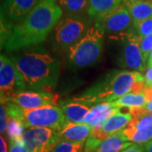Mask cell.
Listing matches in <instances>:
<instances>
[{"instance_id":"obj_26","label":"cell","mask_w":152,"mask_h":152,"mask_svg":"<svg viewBox=\"0 0 152 152\" xmlns=\"http://www.w3.org/2000/svg\"><path fill=\"white\" fill-rule=\"evenodd\" d=\"M133 25L135 29L136 33L141 38L152 34V17L140 21H134Z\"/></svg>"},{"instance_id":"obj_29","label":"cell","mask_w":152,"mask_h":152,"mask_svg":"<svg viewBox=\"0 0 152 152\" xmlns=\"http://www.w3.org/2000/svg\"><path fill=\"white\" fill-rule=\"evenodd\" d=\"M9 152H30L22 140L11 141Z\"/></svg>"},{"instance_id":"obj_16","label":"cell","mask_w":152,"mask_h":152,"mask_svg":"<svg viewBox=\"0 0 152 152\" xmlns=\"http://www.w3.org/2000/svg\"><path fill=\"white\" fill-rule=\"evenodd\" d=\"M61 109L64 115L66 123L81 124L85 123L86 117L91 108L86 104L71 101L63 104Z\"/></svg>"},{"instance_id":"obj_3","label":"cell","mask_w":152,"mask_h":152,"mask_svg":"<svg viewBox=\"0 0 152 152\" xmlns=\"http://www.w3.org/2000/svg\"><path fill=\"white\" fill-rule=\"evenodd\" d=\"M141 80H145V77L139 71H113L80 95L74 96L72 101L87 106L112 102L131 92L136 82Z\"/></svg>"},{"instance_id":"obj_12","label":"cell","mask_w":152,"mask_h":152,"mask_svg":"<svg viewBox=\"0 0 152 152\" xmlns=\"http://www.w3.org/2000/svg\"><path fill=\"white\" fill-rule=\"evenodd\" d=\"M132 119L133 116L130 113H123L119 110L102 124L93 128L91 135L102 141L114 134L123 130L129 125Z\"/></svg>"},{"instance_id":"obj_5","label":"cell","mask_w":152,"mask_h":152,"mask_svg":"<svg viewBox=\"0 0 152 152\" xmlns=\"http://www.w3.org/2000/svg\"><path fill=\"white\" fill-rule=\"evenodd\" d=\"M104 32L93 22L86 32L68 49V60L74 69H83L94 64L100 58L103 48Z\"/></svg>"},{"instance_id":"obj_8","label":"cell","mask_w":152,"mask_h":152,"mask_svg":"<svg viewBox=\"0 0 152 152\" xmlns=\"http://www.w3.org/2000/svg\"><path fill=\"white\" fill-rule=\"evenodd\" d=\"M27 88L21 74L11 58L1 54L0 57V91L1 103L6 102L11 96L22 92Z\"/></svg>"},{"instance_id":"obj_24","label":"cell","mask_w":152,"mask_h":152,"mask_svg":"<svg viewBox=\"0 0 152 152\" xmlns=\"http://www.w3.org/2000/svg\"><path fill=\"white\" fill-rule=\"evenodd\" d=\"M84 144L85 143H75L61 140L51 152H83Z\"/></svg>"},{"instance_id":"obj_20","label":"cell","mask_w":152,"mask_h":152,"mask_svg":"<svg viewBox=\"0 0 152 152\" xmlns=\"http://www.w3.org/2000/svg\"><path fill=\"white\" fill-rule=\"evenodd\" d=\"M66 15H89L90 0H57Z\"/></svg>"},{"instance_id":"obj_28","label":"cell","mask_w":152,"mask_h":152,"mask_svg":"<svg viewBox=\"0 0 152 152\" xmlns=\"http://www.w3.org/2000/svg\"><path fill=\"white\" fill-rule=\"evenodd\" d=\"M0 117H1V124H0V131H1V134L4 133L7 129V127H8V123H9V119H8V114L6 113L5 107L4 105L1 104V108H0Z\"/></svg>"},{"instance_id":"obj_27","label":"cell","mask_w":152,"mask_h":152,"mask_svg":"<svg viewBox=\"0 0 152 152\" xmlns=\"http://www.w3.org/2000/svg\"><path fill=\"white\" fill-rule=\"evenodd\" d=\"M140 47H141V51L143 56H144V58L146 61L148 60L149 55L152 50V34L150 36H147L145 37L141 38Z\"/></svg>"},{"instance_id":"obj_35","label":"cell","mask_w":152,"mask_h":152,"mask_svg":"<svg viewBox=\"0 0 152 152\" xmlns=\"http://www.w3.org/2000/svg\"><path fill=\"white\" fill-rule=\"evenodd\" d=\"M148 66L149 67H151L152 66V50L150 55H149V58H148Z\"/></svg>"},{"instance_id":"obj_33","label":"cell","mask_w":152,"mask_h":152,"mask_svg":"<svg viewBox=\"0 0 152 152\" xmlns=\"http://www.w3.org/2000/svg\"><path fill=\"white\" fill-rule=\"evenodd\" d=\"M145 108L146 110L148 113H152V99L151 101H149L145 105Z\"/></svg>"},{"instance_id":"obj_2","label":"cell","mask_w":152,"mask_h":152,"mask_svg":"<svg viewBox=\"0 0 152 152\" xmlns=\"http://www.w3.org/2000/svg\"><path fill=\"white\" fill-rule=\"evenodd\" d=\"M24 78L26 87L38 91L51 92L59 77L60 63L53 56L27 51L11 58Z\"/></svg>"},{"instance_id":"obj_25","label":"cell","mask_w":152,"mask_h":152,"mask_svg":"<svg viewBox=\"0 0 152 152\" xmlns=\"http://www.w3.org/2000/svg\"><path fill=\"white\" fill-rule=\"evenodd\" d=\"M128 126L135 128L139 130L146 129L152 126V113H146L140 117L133 118Z\"/></svg>"},{"instance_id":"obj_22","label":"cell","mask_w":152,"mask_h":152,"mask_svg":"<svg viewBox=\"0 0 152 152\" xmlns=\"http://www.w3.org/2000/svg\"><path fill=\"white\" fill-rule=\"evenodd\" d=\"M122 3L123 0H90L89 16L95 19L113 10Z\"/></svg>"},{"instance_id":"obj_36","label":"cell","mask_w":152,"mask_h":152,"mask_svg":"<svg viewBox=\"0 0 152 152\" xmlns=\"http://www.w3.org/2000/svg\"><path fill=\"white\" fill-rule=\"evenodd\" d=\"M140 1H147V0H140Z\"/></svg>"},{"instance_id":"obj_19","label":"cell","mask_w":152,"mask_h":152,"mask_svg":"<svg viewBox=\"0 0 152 152\" xmlns=\"http://www.w3.org/2000/svg\"><path fill=\"white\" fill-rule=\"evenodd\" d=\"M115 107L118 108H128L129 111L134 109L144 108L146 105V98L144 92H129L124 95L119 99L112 102Z\"/></svg>"},{"instance_id":"obj_30","label":"cell","mask_w":152,"mask_h":152,"mask_svg":"<svg viewBox=\"0 0 152 152\" xmlns=\"http://www.w3.org/2000/svg\"><path fill=\"white\" fill-rule=\"evenodd\" d=\"M120 152H145V150L144 145L133 143L130 146L127 147L126 149L123 150L122 151Z\"/></svg>"},{"instance_id":"obj_18","label":"cell","mask_w":152,"mask_h":152,"mask_svg":"<svg viewBox=\"0 0 152 152\" xmlns=\"http://www.w3.org/2000/svg\"><path fill=\"white\" fill-rule=\"evenodd\" d=\"M132 144L125 139L122 131H120L101 142L91 152H120Z\"/></svg>"},{"instance_id":"obj_17","label":"cell","mask_w":152,"mask_h":152,"mask_svg":"<svg viewBox=\"0 0 152 152\" xmlns=\"http://www.w3.org/2000/svg\"><path fill=\"white\" fill-rule=\"evenodd\" d=\"M134 21H140L152 17V0H123Z\"/></svg>"},{"instance_id":"obj_10","label":"cell","mask_w":152,"mask_h":152,"mask_svg":"<svg viewBox=\"0 0 152 152\" xmlns=\"http://www.w3.org/2000/svg\"><path fill=\"white\" fill-rule=\"evenodd\" d=\"M96 22L104 32L117 34L130 30L134 22L130 13L122 3L113 10L95 18Z\"/></svg>"},{"instance_id":"obj_4","label":"cell","mask_w":152,"mask_h":152,"mask_svg":"<svg viewBox=\"0 0 152 152\" xmlns=\"http://www.w3.org/2000/svg\"><path fill=\"white\" fill-rule=\"evenodd\" d=\"M4 106L9 118L21 121L26 128H48L60 131L66 124L64 113L57 105H46L33 109H22L10 102Z\"/></svg>"},{"instance_id":"obj_7","label":"cell","mask_w":152,"mask_h":152,"mask_svg":"<svg viewBox=\"0 0 152 152\" xmlns=\"http://www.w3.org/2000/svg\"><path fill=\"white\" fill-rule=\"evenodd\" d=\"M87 15H65L53 30V42L58 49H69L85 35L91 25Z\"/></svg>"},{"instance_id":"obj_21","label":"cell","mask_w":152,"mask_h":152,"mask_svg":"<svg viewBox=\"0 0 152 152\" xmlns=\"http://www.w3.org/2000/svg\"><path fill=\"white\" fill-rule=\"evenodd\" d=\"M122 134L128 141L139 145H146L147 143L152 140V126L142 130L127 126L122 130Z\"/></svg>"},{"instance_id":"obj_23","label":"cell","mask_w":152,"mask_h":152,"mask_svg":"<svg viewBox=\"0 0 152 152\" xmlns=\"http://www.w3.org/2000/svg\"><path fill=\"white\" fill-rule=\"evenodd\" d=\"M26 129V126L23 124L21 121L16 118H9V123H8L6 133L10 138V142L22 140V136Z\"/></svg>"},{"instance_id":"obj_11","label":"cell","mask_w":152,"mask_h":152,"mask_svg":"<svg viewBox=\"0 0 152 152\" xmlns=\"http://www.w3.org/2000/svg\"><path fill=\"white\" fill-rule=\"evenodd\" d=\"M58 96L52 92L47 91H22L8 98L1 104H14L22 109L37 108L46 105H57Z\"/></svg>"},{"instance_id":"obj_13","label":"cell","mask_w":152,"mask_h":152,"mask_svg":"<svg viewBox=\"0 0 152 152\" xmlns=\"http://www.w3.org/2000/svg\"><path fill=\"white\" fill-rule=\"evenodd\" d=\"M41 0H4L2 15L10 22L22 21ZM2 16V15H1Z\"/></svg>"},{"instance_id":"obj_14","label":"cell","mask_w":152,"mask_h":152,"mask_svg":"<svg viewBox=\"0 0 152 152\" xmlns=\"http://www.w3.org/2000/svg\"><path fill=\"white\" fill-rule=\"evenodd\" d=\"M93 128L86 123H66L63 129L59 131L62 140L85 143L92 133Z\"/></svg>"},{"instance_id":"obj_15","label":"cell","mask_w":152,"mask_h":152,"mask_svg":"<svg viewBox=\"0 0 152 152\" xmlns=\"http://www.w3.org/2000/svg\"><path fill=\"white\" fill-rule=\"evenodd\" d=\"M120 108L115 107L112 102H102L96 104L90 109V112L86 117L85 123L95 128L102 124L112 115L118 112Z\"/></svg>"},{"instance_id":"obj_31","label":"cell","mask_w":152,"mask_h":152,"mask_svg":"<svg viewBox=\"0 0 152 152\" xmlns=\"http://www.w3.org/2000/svg\"><path fill=\"white\" fill-rule=\"evenodd\" d=\"M145 86H146L152 87V66L149 67L145 71Z\"/></svg>"},{"instance_id":"obj_32","label":"cell","mask_w":152,"mask_h":152,"mask_svg":"<svg viewBox=\"0 0 152 152\" xmlns=\"http://www.w3.org/2000/svg\"><path fill=\"white\" fill-rule=\"evenodd\" d=\"M0 151L1 152H7V144L3 136L0 138Z\"/></svg>"},{"instance_id":"obj_1","label":"cell","mask_w":152,"mask_h":152,"mask_svg":"<svg viewBox=\"0 0 152 152\" xmlns=\"http://www.w3.org/2000/svg\"><path fill=\"white\" fill-rule=\"evenodd\" d=\"M57 0H41L22 21L12 27L4 44L7 52L20 51L42 42L63 15Z\"/></svg>"},{"instance_id":"obj_9","label":"cell","mask_w":152,"mask_h":152,"mask_svg":"<svg viewBox=\"0 0 152 152\" xmlns=\"http://www.w3.org/2000/svg\"><path fill=\"white\" fill-rule=\"evenodd\" d=\"M60 140L59 131L48 128H26L22 136L30 152H51Z\"/></svg>"},{"instance_id":"obj_34","label":"cell","mask_w":152,"mask_h":152,"mask_svg":"<svg viewBox=\"0 0 152 152\" xmlns=\"http://www.w3.org/2000/svg\"><path fill=\"white\" fill-rule=\"evenodd\" d=\"M145 152H152V140L145 145Z\"/></svg>"},{"instance_id":"obj_6","label":"cell","mask_w":152,"mask_h":152,"mask_svg":"<svg viewBox=\"0 0 152 152\" xmlns=\"http://www.w3.org/2000/svg\"><path fill=\"white\" fill-rule=\"evenodd\" d=\"M109 39L118 47V64L134 71H144L145 60L142 53L141 37L132 29L117 34H112Z\"/></svg>"}]
</instances>
